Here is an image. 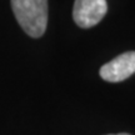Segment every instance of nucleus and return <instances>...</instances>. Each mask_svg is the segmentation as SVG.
<instances>
[{"mask_svg":"<svg viewBox=\"0 0 135 135\" xmlns=\"http://www.w3.org/2000/svg\"><path fill=\"white\" fill-rule=\"evenodd\" d=\"M106 11V0H75L73 18L79 28L89 29L100 23Z\"/></svg>","mask_w":135,"mask_h":135,"instance_id":"nucleus-2","label":"nucleus"},{"mask_svg":"<svg viewBox=\"0 0 135 135\" xmlns=\"http://www.w3.org/2000/svg\"><path fill=\"white\" fill-rule=\"evenodd\" d=\"M100 76L105 81L120 83L135 73V51H126L104 64L100 68Z\"/></svg>","mask_w":135,"mask_h":135,"instance_id":"nucleus-3","label":"nucleus"},{"mask_svg":"<svg viewBox=\"0 0 135 135\" xmlns=\"http://www.w3.org/2000/svg\"><path fill=\"white\" fill-rule=\"evenodd\" d=\"M15 19L31 38H40L48 25V0H11Z\"/></svg>","mask_w":135,"mask_h":135,"instance_id":"nucleus-1","label":"nucleus"},{"mask_svg":"<svg viewBox=\"0 0 135 135\" xmlns=\"http://www.w3.org/2000/svg\"><path fill=\"white\" fill-rule=\"evenodd\" d=\"M109 135H130V134H125V133H121V134H109Z\"/></svg>","mask_w":135,"mask_h":135,"instance_id":"nucleus-4","label":"nucleus"}]
</instances>
